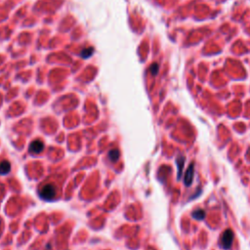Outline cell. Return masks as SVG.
Wrapping results in <instances>:
<instances>
[{"label": "cell", "instance_id": "obj_1", "mask_svg": "<svg viewBox=\"0 0 250 250\" xmlns=\"http://www.w3.org/2000/svg\"><path fill=\"white\" fill-rule=\"evenodd\" d=\"M39 194H40V196L45 200H53L55 196H56V188H55V186L52 184L45 185V186L41 189Z\"/></svg>", "mask_w": 250, "mask_h": 250}, {"label": "cell", "instance_id": "obj_2", "mask_svg": "<svg viewBox=\"0 0 250 250\" xmlns=\"http://www.w3.org/2000/svg\"><path fill=\"white\" fill-rule=\"evenodd\" d=\"M234 241V233L231 230H226L222 234L221 245L224 249H230Z\"/></svg>", "mask_w": 250, "mask_h": 250}, {"label": "cell", "instance_id": "obj_3", "mask_svg": "<svg viewBox=\"0 0 250 250\" xmlns=\"http://www.w3.org/2000/svg\"><path fill=\"white\" fill-rule=\"evenodd\" d=\"M193 174H194V163L192 162L189 164V166L188 167V170L186 172V175H185V185L188 187H189L193 184Z\"/></svg>", "mask_w": 250, "mask_h": 250}, {"label": "cell", "instance_id": "obj_4", "mask_svg": "<svg viewBox=\"0 0 250 250\" xmlns=\"http://www.w3.org/2000/svg\"><path fill=\"white\" fill-rule=\"evenodd\" d=\"M44 149L43 143L40 140H35L30 144V151L34 152V154H39V152Z\"/></svg>", "mask_w": 250, "mask_h": 250}, {"label": "cell", "instance_id": "obj_5", "mask_svg": "<svg viewBox=\"0 0 250 250\" xmlns=\"http://www.w3.org/2000/svg\"><path fill=\"white\" fill-rule=\"evenodd\" d=\"M10 170H11V165H10V162H9V161L4 160L0 163V174L6 175L10 172Z\"/></svg>", "mask_w": 250, "mask_h": 250}, {"label": "cell", "instance_id": "obj_6", "mask_svg": "<svg viewBox=\"0 0 250 250\" xmlns=\"http://www.w3.org/2000/svg\"><path fill=\"white\" fill-rule=\"evenodd\" d=\"M176 162H177V165H178V178H180L182 176V170H183L184 163H185V156L179 155Z\"/></svg>", "mask_w": 250, "mask_h": 250}, {"label": "cell", "instance_id": "obj_7", "mask_svg": "<svg viewBox=\"0 0 250 250\" xmlns=\"http://www.w3.org/2000/svg\"><path fill=\"white\" fill-rule=\"evenodd\" d=\"M193 217L196 220H203L205 218V211L202 209H197L193 212Z\"/></svg>", "mask_w": 250, "mask_h": 250}, {"label": "cell", "instance_id": "obj_8", "mask_svg": "<svg viewBox=\"0 0 250 250\" xmlns=\"http://www.w3.org/2000/svg\"><path fill=\"white\" fill-rule=\"evenodd\" d=\"M109 157L112 161H116L118 159V157H119V151L117 150L110 151L109 154Z\"/></svg>", "mask_w": 250, "mask_h": 250}, {"label": "cell", "instance_id": "obj_9", "mask_svg": "<svg viewBox=\"0 0 250 250\" xmlns=\"http://www.w3.org/2000/svg\"><path fill=\"white\" fill-rule=\"evenodd\" d=\"M94 52V49L93 48H88V49H85V50H83L82 52H81V56L83 58H88V57H90L91 56V54Z\"/></svg>", "mask_w": 250, "mask_h": 250}, {"label": "cell", "instance_id": "obj_10", "mask_svg": "<svg viewBox=\"0 0 250 250\" xmlns=\"http://www.w3.org/2000/svg\"><path fill=\"white\" fill-rule=\"evenodd\" d=\"M151 71L152 75H156L157 71H158V64H152V66L151 67Z\"/></svg>", "mask_w": 250, "mask_h": 250}]
</instances>
